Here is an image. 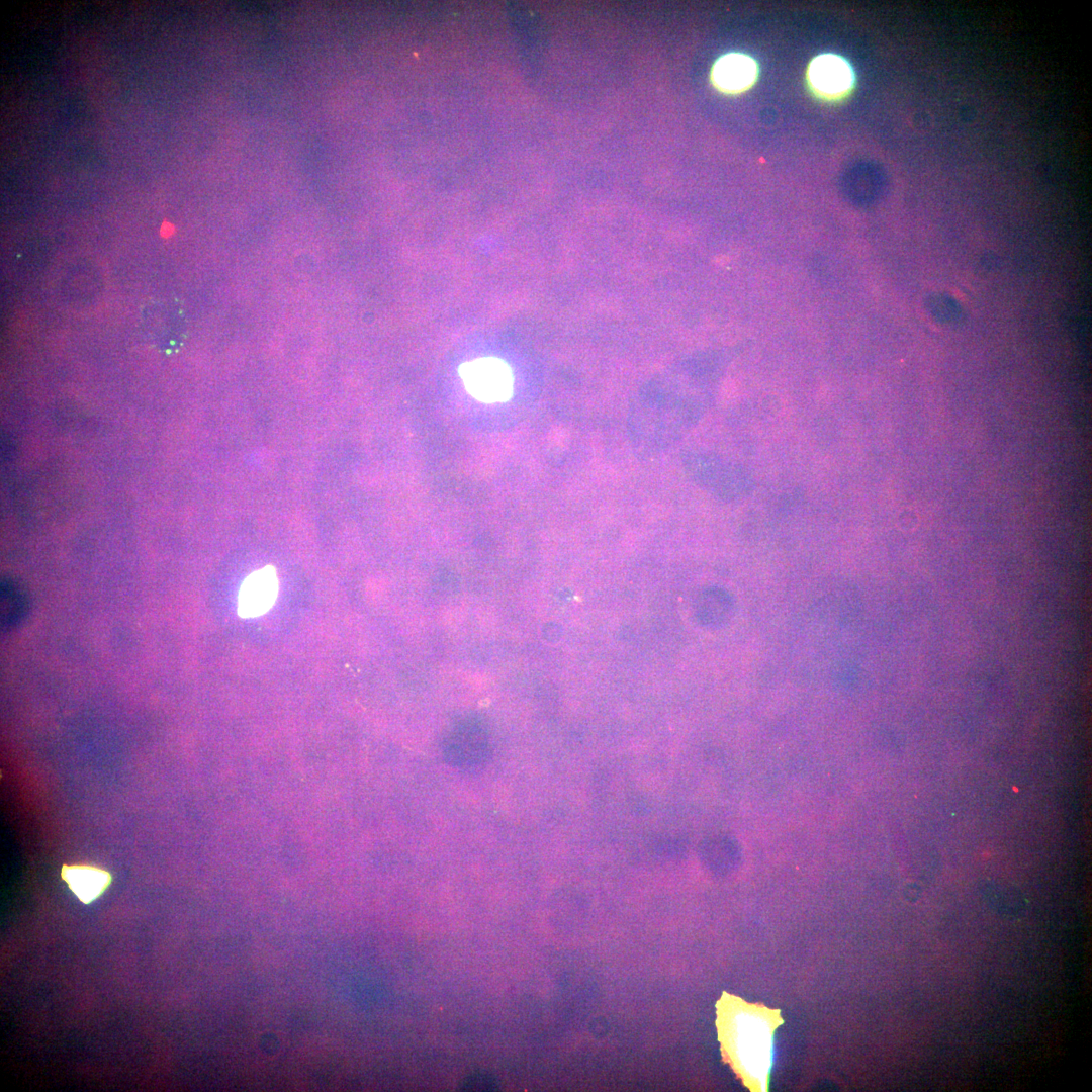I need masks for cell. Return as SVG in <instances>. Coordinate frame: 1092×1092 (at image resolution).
I'll use <instances>...</instances> for the list:
<instances>
[{"instance_id":"obj_2","label":"cell","mask_w":1092,"mask_h":1092,"mask_svg":"<svg viewBox=\"0 0 1092 1092\" xmlns=\"http://www.w3.org/2000/svg\"><path fill=\"white\" fill-rule=\"evenodd\" d=\"M459 374L468 393L479 401L504 402L512 396V370L498 358L485 357L465 362L460 366Z\"/></svg>"},{"instance_id":"obj_8","label":"cell","mask_w":1092,"mask_h":1092,"mask_svg":"<svg viewBox=\"0 0 1092 1092\" xmlns=\"http://www.w3.org/2000/svg\"><path fill=\"white\" fill-rule=\"evenodd\" d=\"M173 231H174V226L169 222H164L162 228H161V234L164 237L170 236L173 233Z\"/></svg>"},{"instance_id":"obj_7","label":"cell","mask_w":1092,"mask_h":1092,"mask_svg":"<svg viewBox=\"0 0 1092 1092\" xmlns=\"http://www.w3.org/2000/svg\"><path fill=\"white\" fill-rule=\"evenodd\" d=\"M933 314L942 317L943 320H957L960 315V308L951 298L946 296H934L932 300Z\"/></svg>"},{"instance_id":"obj_5","label":"cell","mask_w":1092,"mask_h":1092,"mask_svg":"<svg viewBox=\"0 0 1092 1092\" xmlns=\"http://www.w3.org/2000/svg\"><path fill=\"white\" fill-rule=\"evenodd\" d=\"M61 878L84 904L99 898L112 880L109 872L90 864H63Z\"/></svg>"},{"instance_id":"obj_6","label":"cell","mask_w":1092,"mask_h":1092,"mask_svg":"<svg viewBox=\"0 0 1092 1092\" xmlns=\"http://www.w3.org/2000/svg\"><path fill=\"white\" fill-rule=\"evenodd\" d=\"M756 65L742 54H729L714 65L713 82L721 91L738 93L747 89L755 80Z\"/></svg>"},{"instance_id":"obj_1","label":"cell","mask_w":1092,"mask_h":1092,"mask_svg":"<svg viewBox=\"0 0 1092 1092\" xmlns=\"http://www.w3.org/2000/svg\"><path fill=\"white\" fill-rule=\"evenodd\" d=\"M736 1030V1055L743 1070L752 1079L764 1081L771 1063V1019L762 1010L752 1009L741 1014Z\"/></svg>"},{"instance_id":"obj_4","label":"cell","mask_w":1092,"mask_h":1092,"mask_svg":"<svg viewBox=\"0 0 1092 1092\" xmlns=\"http://www.w3.org/2000/svg\"><path fill=\"white\" fill-rule=\"evenodd\" d=\"M809 79L818 93L830 98L846 93L853 80L849 65L834 55H822L814 59L810 65Z\"/></svg>"},{"instance_id":"obj_3","label":"cell","mask_w":1092,"mask_h":1092,"mask_svg":"<svg viewBox=\"0 0 1092 1092\" xmlns=\"http://www.w3.org/2000/svg\"><path fill=\"white\" fill-rule=\"evenodd\" d=\"M278 578L273 566L267 565L252 572L243 581L238 596V614L255 618L265 614L275 603Z\"/></svg>"}]
</instances>
